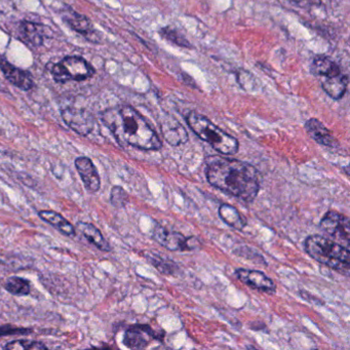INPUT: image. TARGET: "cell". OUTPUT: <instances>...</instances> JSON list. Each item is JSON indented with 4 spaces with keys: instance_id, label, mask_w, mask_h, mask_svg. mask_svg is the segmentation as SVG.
<instances>
[{
    "instance_id": "obj_1",
    "label": "cell",
    "mask_w": 350,
    "mask_h": 350,
    "mask_svg": "<svg viewBox=\"0 0 350 350\" xmlns=\"http://www.w3.org/2000/svg\"><path fill=\"white\" fill-rule=\"evenodd\" d=\"M206 175L211 185L245 202H253L260 190L257 170L239 159L211 157Z\"/></svg>"
},
{
    "instance_id": "obj_2",
    "label": "cell",
    "mask_w": 350,
    "mask_h": 350,
    "mask_svg": "<svg viewBox=\"0 0 350 350\" xmlns=\"http://www.w3.org/2000/svg\"><path fill=\"white\" fill-rule=\"evenodd\" d=\"M101 118L122 146L146 151H157L163 147L159 135L132 106L110 108L102 112Z\"/></svg>"
},
{
    "instance_id": "obj_3",
    "label": "cell",
    "mask_w": 350,
    "mask_h": 350,
    "mask_svg": "<svg viewBox=\"0 0 350 350\" xmlns=\"http://www.w3.org/2000/svg\"><path fill=\"white\" fill-rule=\"evenodd\" d=\"M305 251L319 263L348 276L350 269L349 247L321 235H311L304 243Z\"/></svg>"
},
{
    "instance_id": "obj_4",
    "label": "cell",
    "mask_w": 350,
    "mask_h": 350,
    "mask_svg": "<svg viewBox=\"0 0 350 350\" xmlns=\"http://www.w3.org/2000/svg\"><path fill=\"white\" fill-rule=\"evenodd\" d=\"M186 122L196 136L206 141L221 154L233 155L239 152V140L221 130L206 116L192 111L186 116Z\"/></svg>"
},
{
    "instance_id": "obj_5",
    "label": "cell",
    "mask_w": 350,
    "mask_h": 350,
    "mask_svg": "<svg viewBox=\"0 0 350 350\" xmlns=\"http://www.w3.org/2000/svg\"><path fill=\"white\" fill-rule=\"evenodd\" d=\"M51 73L56 83L83 81L95 75V69L81 57L69 56L56 64H52Z\"/></svg>"
},
{
    "instance_id": "obj_6",
    "label": "cell",
    "mask_w": 350,
    "mask_h": 350,
    "mask_svg": "<svg viewBox=\"0 0 350 350\" xmlns=\"http://www.w3.org/2000/svg\"><path fill=\"white\" fill-rule=\"evenodd\" d=\"M153 239L170 251H193L200 247V243L196 237H184L182 233L169 230L157 225L153 230Z\"/></svg>"
},
{
    "instance_id": "obj_7",
    "label": "cell",
    "mask_w": 350,
    "mask_h": 350,
    "mask_svg": "<svg viewBox=\"0 0 350 350\" xmlns=\"http://www.w3.org/2000/svg\"><path fill=\"white\" fill-rule=\"evenodd\" d=\"M319 225H321V230L323 232L344 241L347 247L349 245L350 223L348 217L344 216L343 214H340L336 211H329L321 219Z\"/></svg>"
},
{
    "instance_id": "obj_8",
    "label": "cell",
    "mask_w": 350,
    "mask_h": 350,
    "mask_svg": "<svg viewBox=\"0 0 350 350\" xmlns=\"http://www.w3.org/2000/svg\"><path fill=\"white\" fill-rule=\"evenodd\" d=\"M65 124L81 136L91 134L95 126V118L87 110L77 108H65L61 112Z\"/></svg>"
},
{
    "instance_id": "obj_9",
    "label": "cell",
    "mask_w": 350,
    "mask_h": 350,
    "mask_svg": "<svg viewBox=\"0 0 350 350\" xmlns=\"http://www.w3.org/2000/svg\"><path fill=\"white\" fill-rule=\"evenodd\" d=\"M62 17L63 21L71 29L85 36V40L94 42V44H98L100 42L99 33L96 31L95 28L93 27V24L85 16L81 15V14L68 9L64 10Z\"/></svg>"
},
{
    "instance_id": "obj_10",
    "label": "cell",
    "mask_w": 350,
    "mask_h": 350,
    "mask_svg": "<svg viewBox=\"0 0 350 350\" xmlns=\"http://www.w3.org/2000/svg\"><path fill=\"white\" fill-rule=\"evenodd\" d=\"M155 339H157V332L150 325H134L126 329L124 344L131 349H143Z\"/></svg>"
},
{
    "instance_id": "obj_11",
    "label": "cell",
    "mask_w": 350,
    "mask_h": 350,
    "mask_svg": "<svg viewBox=\"0 0 350 350\" xmlns=\"http://www.w3.org/2000/svg\"><path fill=\"white\" fill-rule=\"evenodd\" d=\"M235 276L241 282L251 286L252 288H255V290L269 293V294H273L276 291V286L274 284L273 280L259 270L239 268L235 270Z\"/></svg>"
},
{
    "instance_id": "obj_12",
    "label": "cell",
    "mask_w": 350,
    "mask_h": 350,
    "mask_svg": "<svg viewBox=\"0 0 350 350\" xmlns=\"http://www.w3.org/2000/svg\"><path fill=\"white\" fill-rule=\"evenodd\" d=\"M0 70L3 71L5 79L10 83L23 91H29L34 87L33 77H32L31 73L14 66L3 57H0Z\"/></svg>"
},
{
    "instance_id": "obj_13",
    "label": "cell",
    "mask_w": 350,
    "mask_h": 350,
    "mask_svg": "<svg viewBox=\"0 0 350 350\" xmlns=\"http://www.w3.org/2000/svg\"><path fill=\"white\" fill-rule=\"evenodd\" d=\"M75 165L85 188L90 192L99 191L101 187V179H100L97 167H95L92 159L85 157H77Z\"/></svg>"
},
{
    "instance_id": "obj_14",
    "label": "cell",
    "mask_w": 350,
    "mask_h": 350,
    "mask_svg": "<svg viewBox=\"0 0 350 350\" xmlns=\"http://www.w3.org/2000/svg\"><path fill=\"white\" fill-rule=\"evenodd\" d=\"M305 130H306L307 134L319 145L329 147V148L339 147V142L336 140L335 137L325 128V124L317 118H310L307 120L305 122Z\"/></svg>"
},
{
    "instance_id": "obj_15",
    "label": "cell",
    "mask_w": 350,
    "mask_h": 350,
    "mask_svg": "<svg viewBox=\"0 0 350 350\" xmlns=\"http://www.w3.org/2000/svg\"><path fill=\"white\" fill-rule=\"evenodd\" d=\"M163 138L172 146H180L188 141V133L185 128L176 120H165L161 126Z\"/></svg>"
},
{
    "instance_id": "obj_16",
    "label": "cell",
    "mask_w": 350,
    "mask_h": 350,
    "mask_svg": "<svg viewBox=\"0 0 350 350\" xmlns=\"http://www.w3.org/2000/svg\"><path fill=\"white\" fill-rule=\"evenodd\" d=\"M19 33L26 44L38 48L42 46L44 40V27L33 22L24 21L20 24Z\"/></svg>"
},
{
    "instance_id": "obj_17",
    "label": "cell",
    "mask_w": 350,
    "mask_h": 350,
    "mask_svg": "<svg viewBox=\"0 0 350 350\" xmlns=\"http://www.w3.org/2000/svg\"><path fill=\"white\" fill-rule=\"evenodd\" d=\"M311 73L314 75L315 77H336V75L341 73L339 65L332 60L329 57L321 55L317 56L311 64Z\"/></svg>"
},
{
    "instance_id": "obj_18",
    "label": "cell",
    "mask_w": 350,
    "mask_h": 350,
    "mask_svg": "<svg viewBox=\"0 0 350 350\" xmlns=\"http://www.w3.org/2000/svg\"><path fill=\"white\" fill-rule=\"evenodd\" d=\"M348 83H349L348 75L340 73L336 77H329L327 81H323L321 87L332 99L340 100L344 97L347 91Z\"/></svg>"
},
{
    "instance_id": "obj_19",
    "label": "cell",
    "mask_w": 350,
    "mask_h": 350,
    "mask_svg": "<svg viewBox=\"0 0 350 350\" xmlns=\"http://www.w3.org/2000/svg\"><path fill=\"white\" fill-rule=\"evenodd\" d=\"M77 227L92 245L103 252L111 251L109 243L95 225L91 224V223L79 222Z\"/></svg>"
},
{
    "instance_id": "obj_20",
    "label": "cell",
    "mask_w": 350,
    "mask_h": 350,
    "mask_svg": "<svg viewBox=\"0 0 350 350\" xmlns=\"http://www.w3.org/2000/svg\"><path fill=\"white\" fill-rule=\"evenodd\" d=\"M38 216L44 222L49 223L55 228L58 229L63 234L67 235V237H72L75 234V226L69 221H67L62 215L58 214L54 211H40L38 213Z\"/></svg>"
},
{
    "instance_id": "obj_21",
    "label": "cell",
    "mask_w": 350,
    "mask_h": 350,
    "mask_svg": "<svg viewBox=\"0 0 350 350\" xmlns=\"http://www.w3.org/2000/svg\"><path fill=\"white\" fill-rule=\"evenodd\" d=\"M219 216L227 225L237 230H241L247 226L245 217L241 216L237 208L230 204H221L219 208Z\"/></svg>"
},
{
    "instance_id": "obj_22",
    "label": "cell",
    "mask_w": 350,
    "mask_h": 350,
    "mask_svg": "<svg viewBox=\"0 0 350 350\" xmlns=\"http://www.w3.org/2000/svg\"><path fill=\"white\" fill-rule=\"evenodd\" d=\"M146 257L148 261L161 273L165 274V275H175L177 273L179 267L171 259H165L163 256L154 253H147Z\"/></svg>"
},
{
    "instance_id": "obj_23",
    "label": "cell",
    "mask_w": 350,
    "mask_h": 350,
    "mask_svg": "<svg viewBox=\"0 0 350 350\" xmlns=\"http://www.w3.org/2000/svg\"><path fill=\"white\" fill-rule=\"evenodd\" d=\"M5 288L8 292L15 296H26L31 291L30 282L25 278H18V276L10 278L5 282Z\"/></svg>"
},
{
    "instance_id": "obj_24",
    "label": "cell",
    "mask_w": 350,
    "mask_h": 350,
    "mask_svg": "<svg viewBox=\"0 0 350 350\" xmlns=\"http://www.w3.org/2000/svg\"><path fill=\"white\" fill-rule=\"evenodd\" d=\"M5 349L9 350H38L48 349L42 342L30 341V340H17V341L10 342L5 346Z\"/></svg>"
},
{
    "instance_id": "obj_25",
    "label": "cell",
    "mask_w": 350,
    "mask_h": 350,
    "mask_svg": "<svg viewBox=\"0 0 350 350\" xmlns=\"http://www.w3.org/2000/svg\"><path fill=\"white\" fill-rule=\"evenodd\" d=\"M159 34H161V36H163L165 40H169V42H173V44H178L179 46L191 48L189 42H188L183 36H181L179 32L171 29L170 27H165L159 30Z\"/></svg>"
},
{
    "instance_id": "obj_26",
    "label": "cell",
    "mask_w": 350,
    "mask_h": 350,
    "mask_svg": "<svg viewBox=\"0 0 350 350\" xmlns=\"http://www.w3.org/2000/svg\"><path fill=\"white\" fill-rule=\"evenodd\" d=\"M110 200H111L112 206L116 208H124L129 202V194L126 190L120 186H114L110 194Z\"/></svg>"
},
{
    "instance_id": "obj_27",
    "label": "cell",
    "mask_w": 350,
    "mask_h": 350,
    "mask_svg": "<svg viewBox=\"0 0 350 350\" xmlns=\"http://www.w3.org/2000/svg\"><path fill=\"white\" fill-rule=\"evenodd\" d=\"M30 332L27 329H16L13 327H0V337L5 335H16V334H25Z\"/></svg>"
},
{
    "instance_id": "obj_28",
    "label": "cell",
    "mask_w": 350,
    "mask_h": 350,
    "mask_svg": "<svg viewBox=\"0 0 350 350\" xmlns=\"http://www.w3.org/2000/svg\"><path fill=\"white\" fill-rule=\"evenodd\" d=\"M290 3L298 7H307V5H317V0H290Z\"/></svg>"
},
{
    "instance_id": "obj_29",
    "label": "cell",
    "mask_w": 350,
    "mask_h": 350,
    "mask_svg": "<svg viewBox=\"0 0 350 350\" xmlns=\"http://www.w3.org/2000/svg\"><path fill=\"white\" fill-rule=\"evenodd\" d=\"M9 3L10 0H0V12H3V13H5V12L9 11Z\"/></svg>"
}]
</instances>
